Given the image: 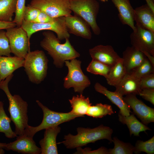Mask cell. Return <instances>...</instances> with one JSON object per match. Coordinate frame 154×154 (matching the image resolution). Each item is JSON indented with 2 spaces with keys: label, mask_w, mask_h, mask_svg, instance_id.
Listing matches in <instances>:
<instances>
[{
  "label": "cell",
  "mask_w": 154,
  "mask_h": 154,
  "mask_svg": "<svg viewBox=\"0 0 154 154\" xmlns=\"http://www.w3.org/2000/svg\"><path fill=\"white\" fill-rule=\"evenodd\" d=\"M13 76L12 74L1 82L0 89L5 92L9 100L8 111L11 120L15 125V132L17 135H24L25 130L29 125L27 115L28 105L19 95H12L10 92L8 84Z\"/></svg>",
  "instance_id": "obj_2"
},
{
  "label": "cell",
  "mask_w": 154,
  "mask_h": 154,
  "mask_svg": "<svg viewBox=\"0 0 154 154\" xmlns=\"http://www.w3.org/2000/svg\"><path fill=\"white\" fill-rule=\"evenodd\" d=\"M69 3L72 12L87 22L94 34L99 35L101 30L96 21L100 9L98 2L96 0H69Z\"/></svg>",
  "instance_id": "obj_6"
},
{
  "label": "cell",
  "mask_w": 154,
  "mask_h": 154,
  "mask_svg": "<svg viewBox=\"0 0 154 154\" xmlns=\"http://www.w3.org/2000/svg\"><path fill=\"white\" fill-rule=\"evenodd\" d=\"M64 62L68 72L64 78V87L67 89L72 87L75 92L82 94L85 88L90 85V81L81 69V61L76 58Z\"/></svg>",
  "instance_id": "obj_7"
},
{
  "label": "cell",
  "mask_w": 154,
  "mask_h": 154,
  "mask_svg": "<svg viewBox=\"0 0 154 154\" xmlns=\"http://www.w3.org/2000/svg\"><path fill=\"white\" fill-rule=\"evenodd\" d=\"M147 58L142 52L134 46L127 47L123 52L122 57L127 74L141 65Z\"/></svg>",
  "instance_id": "obj_16"
},
{
  "label": "cell",
  "mask_w": 154,
  "mask_h": 154,
  "mask_svg": "<svg viewBox=\"0 0 154 154\" xmlns=\"http://www.w3.org/2000/svg\"><path fill=\"white\" fill-rule=\"evenodd\" d=\"M3 105V103L0 102V132L4 133L8 138L17 137L16 134L11 129L10 124L11 119L6 114Z\"/></svg>",
  "instance_id": "obj_27"
},
{
  "label": "cell",
  "mask_w": 154,
  "mask_h": 154,
  "mask_svg": "<svg viewBox=\"0 0 154 154\" xmlns=\"http://www.w3.org/2000/svg\"><path fill=\"white\" fill-rule=\"evenodd\" d=\"M114 113L110 105L98 103L94 106L91 105L86 114L87 116L96 118H102L107 115Z\"/></svg>",
  "instance_id": "obj_28"
},
{
  "label": "cell",
  "mask_w": 154,
  "mask_h": 154,
  "mask_svg": "<svg viewBox=\"0 0 154 154\" xmlns=\"http://www.w3.org/2000/svg\"><path fill=\"white\" fill-rule=\"evenodd\" d=\"M65 25L69 33L90 40L92 37L89 24L79 16L74 15L63 17Z\"/></svg>",
  "instance_id": "obj_13"
},
{
  "label": "cell",
  "mask_w": 154,
  "mask_h": 154,
  "mask_svg": "<svg viewBox=\"0 0 154 154\" xmlns=\"http://www.w3.org/2000/svg\"><path fill=\"white\" fill-rule=\"evenodd\" d=\"M123 99L143 124L147 125L154 122V108L148 106L138 99L136 95H127L123 97Z\"/></svg>",
  "instance_id": "obj_12"
},
{
  "label": "cell",
  "mask_w": 154,
  "mask_h": 154,
  "mask_svg": "<svg viewBox=\"0 0 154 154\" xmlns=\"http://www.w3.org/2000/svg\"><path fill=\"white\" fill-rule=\"evenodd\" d=\"M139 95L145 100L154 105V89H143L141 90Z\"/></svg>",
  "instance_id": "obj_39"
},
{
  "label": "cell",
  "mask_w": 154,
  "mask_h": 154,
  "mask_svg": "<svg viewBox=\"0 0 154 154\" xmlns=\"http://www.w3.org/2000/svg\"><path fill=\"white\" fill-rule=\"evenodd\" d=\"M23 67L29 80L36 84L40 83L46 77L48 60L42 50L29 51L24 58Z\"/></svg>",
  "instance_id": "obj_4"
},
{
  "label": "cell",
  "mask_w": 154,
  "mask_h": 154,
  "mask_svg": "<svg viewBox=\"0 0 154 154\" xmlns=\"http://www.w3.org/2000/svg\"><path fill=\"white\" fill-rule=\"evenodd\" d=\"M152 73H154V66L147 58L141 65L129 74L139 80L143 77Z\"/></svg>",
  "instance_id": "obj_31"
},
{
  "label": "cell",
  "mask_w": 154,
  "mask_h": 154,
  "mask_svg": "<svg viewBox=\"0 0 154 154\" xmlns=\"http://www.w3.org/2000/svg\"><path fill=\"white\" fill-rule=\"evenodd\" d=\"M69 101L72 108L70 112L80 117H84L86 114L88 108L92 104L89 98H86L82 94L73 96Z\"/></svg>",
  "instance_id": "obj_24"
},
{
  "label": "cell",
  "mask_w": 154,
  "mask_h": 154,
  "mask_svg": "<svg viewBox=\"0 0 154 154\" xmlns=\"http://www.w3.org/2000/svg\"><path fill=\"white\" fill-rule=\"evenodd\" d=\"M36 102L41 108L43 114L42 122L38 126L33 127L29 125L25 129L24 135L33 138L37 132L46 128L58 126L63 123L70 121L76 118L80 117L70 112L67 113L59 112L51 110L44 105L39 101Z\"/></svg>",
  "instance_id": "obj_5"
},
{
  "label": "cell",
  "mask_w": 154,
  "mask_h": 154,
  "mask_svg": "<svg viewBox=\"0 0 154 154\" xmlns=\"http://www.w3.org/2000/svg\"><path fill=\"white\" fill-rule=\"evenodd\" d=\"M94 88L96 91L106 96L110 101L119 108V114L122 116H129L131 113V108L126 103L123 99V96L115 91H110L98 82L94 85Z\"/></svg>",
  "instance_id": "obj_18"
},
{
  "label": "cell",
  "mask_w": 154,
  "mask_h": 154,
  "mask_svg": "<svg viewBox=\"0 0 154 154\" xmlns=\"http://www.w3.org/2000/svg\"><path fill=\"white\" fill-rule=\"evenodd\" d=\"M44 138L39 141L41 154H58L56 139L60 132L61 128L58 126L45 129Z\"/></svg>",
  "instance_id": "obj_17"
},
{
  "label": "cell",
  "mask_w": 154,
  "mask_h": 154,
  "mask_svg": "<svg viewBox=\"0 0 154 154\" xmlns=\"http://www.w3.org/2000/svg\"><path fill=\"white\" fill-rule=\"evenodd\" d=\"M139 80L127 74L123 80L115 87V91L122 96L129 94L139 95L141 90L139 85Z\"/></svg>",
  "instance_id": "obj_22"
},
{
  "label": "cell",
  "mask_w": 154,
  "mask_h": 154,
  "mask_svg": "<svg viewBox=\"0 0 154 154\" xmlns=\"http://www.w3.org/2000/svg\"><path fill=\"white\" fill-rule=\"evenodd\" d=\"M139 83L141 90L145 88L154 89V73L143 77L139 80Z\"/></svg>",
  "instance_id": "obj_36"
},
{
  "label": "cell",
  "mask_w": 154,
  "mask_h": 154,
  "mask_svg": "<svg viewBox=\"0 0 154 154\" xmlns=\"http://www.w3.org/2000/svg\"><path fill=\"white\" fill-rule=\"evenodd\" d=\"M101 1L105 2L106 1H108V0H100Z\"/></svg>",
  "instance_id": "obj_44"
},
{
  "label": "cell",
  "mask_w": 154,
  "mask_h": 154,
  "mask_svg": "<svg viewBox=\"0 0 154 154\" xmlns=\"http://www.w3.org/2000/svg\"><path fill=\"white\" fill-rule=\"evenodd\" d=\"M6 143H0V146L2 147L3 149Z\"/></svg>",
  "instance_id": "obj_43"
},
{
  "label": "cell",
  "mask_w": 154,
  "mask_h": 154,
  "mask_svg": "<svg viewBox=\"0 0 154 154\" xmlns=\"http://www.w3.org/2000/svg\"><path fill=\"white\" fill-rule=\"evenodd\" d=\"M42 35L44 38L40 42V46L52 57L53 64L57 68H62L65 61L80 57V54L71 45L69 38H66L64 43L62 44L50 31L44 32Z\"/></svg>",
  "instance_id": "obj_1"
},
{
  "label": "cell",
  "mask_w": 154,
  "mask_h": 154,
  "mask_svg": "<svg viewBox=\"0 0 154 154\" xmlns=\"http://www.w3.org/2000/svg\"><path fill=\"white\" fill-rule=\"evenodd\" d=\"M21 27L26 32L29 41L33 34L44 30L54 32L60 40L69 38L70 37V34L66 26L63 17H58L54 22L44 23L29 22L23 20Z\"/></svg>",
  "instance_id": "obj_9"
},
{
  "label": "cell",
  "mask_w": 154,
  "mask_h": 154,
  "mask_svg": "<svg viewBox=\"0 0 154 154\" xmlns=\"http://www.w3.org/2000/svg\"><path fill=\"white\" fill-rule=\"evenodd\" d=\"M76 151L74 154H109V149L104 147H102L98 149L92 151L91 149L86 147L82 149L81 147L76 148Z\"/></svg>",
  "instance_id": "obj_37"
},
{
  "label": "cell",
  "mask_w": 154,
  "mask_h": 154,
  "mask_svg": "<svg viewBox=\"0 0 154 154\" xmlns=\"http://www.w3.org/2000/svg\"><path fill=\"white\" fill-rule=\"evenodd\" d=\"M127 72L123 63L122 58L113 66L107 77L106 78L108 84L115 87L127 75Z\"/></svg>",
  "instance_id": "obj_25"
},
{
  "label": "cell",
  "mask_w": 154,
  "mask_h": 154,
  "mask_svg": "<svg viewBox=\"0 0 154 154\" xmlns=\"http://www.w3.org/2000/svg\"><path fill=\"white\" fill-rule=\"evenodd\" d=\"M3 149V148L2 147L0 146V154L4 153L5 152Z\"/></svg>",
  "instance_id": "obj_42"
},
{
  "label": "cell",
  "mask_w": 154,
  "mask_h": 154,
  "mask_svg": "<svg viewBox=\"0 0 154 154\" xmlns=\"http://www.w3.org/2000/svg\"><path fill=\"white\" fill-rule=\"evenodd\" d=\"M25 0H17L15 16L13 21L16 23L17 26L21 27L23 21V14L26 6Z\"/></svg>",
  "instance_id": "obj_34"
},
{
  "label": "cell",
  "mask_w": 154,
  "mask_h": 154,
  "mask_svg": "<svg viewBox=\"0 0 154 154\" xmlns=\"http://www.w3.org/2000/svg\"><path fill=\"white\" fill-rule=\"evenodd\" d=\"M134 148V153L135 154H139L141 152H144L148 154H153L154 136L145 141L138 140L135 143Z\"/></svg>",
  "instance_id": "obj_32"
},
{
  "label": "cell",
  "mask_w": 154,
  "mask_h": 154,
  "mask_svg": "<svg viewBox=\"0 0 154 154\" xmlns=\"http://www.w3.org/2000/svg\"><path fill=\"white\" fill-rule=\"evenodd\" d=\"M119 120L123 124H125L128 127L130 135L139 136L141 132L144 131L151 129L139 121L133 114L125 116L119 114Z\"/></svg>",
  "instance_id": "obj_23"
},
{
  "label": "cell",
  "mask_w": 154,
  "mask_h": 154,
  "mask_svg": "<svg viewBox=\"0 0 154 154\" xmlns=\"http://www.w3.org/2000/svg\"><path fill=\"white\" fill-rule=\"evenodd\" d=\"M17 0H0V21H13Z\"/></svg>",
  "instance_id": "obj_26"
},
{
  "label": "cell",
  "mask_w": 154,
  "mask_h": 154,
  "mask_svg": "<svg viewBox=\"0 0 154 154\" xmlns=\"http://www.w3.org/2000/svg\"><path fill=\"white\" fill-rule=\"evenodd\" d=\"M146 5L154 12V0H145Z\"/></svg>",
  "instance_id": "obj_41"
},
{
  "label": "cell",
  "mask_w": 154,
  "mask_h": 154,
  "mask_svg": "<svg viewBox=\"0 0 154 154\" xmlns=\"http://www.w3.org/2000/svg\"><path fill=\"white\" fill-rule=\"evenodd\" d=\"M76 135L69 133L65 135V140L57 144H63L67 148L73 149L82 147L90 143H94L101 139H106L110 142L113 141L112 129L103 125L93 128L78 127Z\"/></svg>",
  "instance_id": "obj_3"
},
{
  "label": "cell",
  "mask_w": 154,
  "mask_h": 154,
  "mask_svg": "<svg viewBox=\"0 0 154 154\" xmlns=\"http://www.w3.org/2000/svg\"><path fill=\"white\" fill-rule=\"evenodd\" d=\"M114 147L109 149V154H132L134 151V146L129 143L120 141L116 137H113Z\"/></svg>",
  "instance_id": "obj_29"
},
{
  "label": "cell",
  "mask_w": 154,
  "mask_h": 154,
  "mask_svg": "<svg viewBox=\"0 0 154 154\" xmlns=\"http://www.w3.org/2000/svg\"><path fill=\"white\" fill-rule=\"evenodd\" d=\"M92 58L111 67L120 59L119 56L111 45H97L89 50Z\"/></svg>",
  "instance_id": "obj_14"
},
{
  "label": "cell",
  "mask_w": 154,
  "mask_h": 154,
  "mask_svg": "<svg viewBox=\"0 0 154 154\" xmlns=\"http://www.w3.org/2000/svg\"><path fill=\"white\" fill-rule=\"evenodd\" d=\"M40 11L29 4L26 6L23 12V20L33 23L38 17Z\"/></svg>",
  "instance_id": "obj_35"
},
{
  "label": "cell",
  "mask_w": 154,
  "mask_h": 154,
  "mask_svg": "<svg viewBox=\"0 0 154 154\" xmlns=\"http://www.w3.org/2000/svg\"><path fill=\"white\" fill-rule=\"evenodd\" d=\"M24 62V58L15 56H0V82L16 70L23 67Z\"/></svg>",
  "instance_id": "obj_21"
},
{
  "label": "cell",
  "mask_w": 154,
  "mask_h": 154,
  "mask_svg": "<svg viewBox=\"0 0 154 154\" xmlns=\"http://www.w3.org/2000/svg\"><path fill=\"white\" fill-rule=\"evenodd\" d=\"M4 149L23 154H39L41 148L38 147L32 138L25 135L17 136L14 141L6 144Z\"/></svg>",
  "instance_id": "obj_15"
},
{
  "label": "cell",
  "mask_w": 154,
  "mask_h": 154,
  "mask_svg": "<svg viewBox=\"0 0 154 154\" xmlns=\"http://www.w3.org/2000/svg\"><path fill=\"white\" fill-rule=\"evenodd\" d=\"M118 12V17L122 23L128 25L134 30L135 29L134 21V9L130 0H111Z\"/></svg>",
  "instance_id": "obj_19"
},
{
  "label": "cell",
  "mask_w": 154,
  "mask_h": 154,
  "mask_svg": "<svg viewBox=\"0 0 154 154\" xmlns=\"http://www.w3.org/2000/svg\"><path fill=\"white\" fill-rule=\"evenodd\" d=\"M29 5L54 18L68 16L72 13L69 0H32Z\"/></svg>",
  "instance_id": "obj_10"
},
{
  "label": "cell",
  "mask_w": 154,
  "mask_h": 154,
  "mask_svg": "<svg viewBox=\"0 0 154 154\" xmlns=\"http://www.w3.org/2000/svg\"><path fill=\"white\" fill-rule=\"evenodd\" d=\"M135 25L154 32V12L146 5L134 9Z\"/></svg>",
  "instance_id": "obj_20"
},
{
  "label": "cell",
  "mask_w": 154,
  "mask_h": 154,
  "mask_svg": "<svg viewBox=\"0 0 154 154\" xmlns=\"http://www.w3.org/2000/svg\"><path fill=\"white\" fill-rule=\"evenodd\" d=\"M11 53L14 56L24 58L30 50V41L26 31L21 27L6 29Z\"/></svg>",
  "instance_id": "obj_8"
},
{
  "label": "cell",
  "mask_w": 154,
  "mask_h": 154,
  "mask_svg": "<svg viewBox=\"0 0 154 154\" xmlns=\"http://www.w3.org/2000/svg\"><path fill=\"white\" fill-rule=\"evenodd\" d=\"M135 26V29L130 36L132 46L142 52L147 58L154 56V32Z\"/></svg>",
  "instance_id": "obj_11"
},
{
  "label": "cell",
  "mask_w": 154,
  "mask_h": 154,
  "mask_svg": "<svg viewBox=\"0 0 154 154\" xmlns=\"http://www.w3.org/2000/svg\"><path fill=\"white\" fill-rule=\"evenodd\" d=\"M58 18L51 17L46 13L40 11L37 18L33 23H50L56 21Z\"/></svg>",
  "instance_id": "obj_38"
},
{
  "label": "cell",
  "mask_w": 154,
  "mask_h": 154,
  "mask_svg": "<svg viewBox=\"0 0 154 154\" xmlns=\"http://www.w3.org/2000/svg\"><path fill=\"white\" fill-rule=\"evenodd\" d=\"M11 53L6 31L0 30V56H10Z\"/></svg>",
  "instance_id": "obj_33"
},
{
  "label": "cell",
  "mask_w": 154,
  "mask_h": 154,
  "mask_svg": "<svg viewBox=\"0 0 154 154\" xmlns=\"http://www.w3.org/2000/svg\"><path fill=\"white\" fill-rule=\"evenodd\" d=\"M17 26L16 24L13 21L11 22H6L0 21V30L7 29L11 27Z\"/></svg>",
  "instance_id": "obj_40"
},
{
  "label": "cell",
  "mask_w": 154,
  "mask_h": 154,
  "mask_svg": "<svg viewBox=\"0 0 154 154\" xmlns=\"http://www.w3.org/2000/svg\"><path fill=\"white\" fill-rule=\"evenodd\" d=\"M111 67L99 61L92 59L87 67L86 70L92 74L103 76L106 78L109 74Z\"/></svg>",
  "instance_id": "obj_30"
}]
</instances>
